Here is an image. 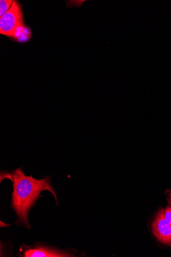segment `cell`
Listing matches in <instances>:
<instances>
[{"label":"cell","instance_id":"obj_1","mask_svg":"<svg viewBox=\"0 0 171 257\" xmlns=\"http://www.w3.org/2000/svg\"><path fill=\"white\" fill-rule=\"evenodd\" d=\"M51 176H46L38 180L32 175L27 176L22 170V167L10 173V179L13 184L14 191L12 193L11 208L17 215L16 225H22L30 229L29 221L30 210L41 197L44 191L50 192L54 195L59 205L57 195L51 183Z\"/></svg>","mask_w":171,"mask_h":257},{"label":"cell","instance_id":"obj_5","mask_svg":"<svg viewBox=\"0 0 171 257\" xmlns=\"http://www.w3.org/2000/svg\"><path fill=\"white\" fill-rule=\"evenodd\" d=\"M14 2L12 0H1L0 1V5H1L0 18H2L9 11Z\"/></svg>","mask_w":171,"mask_h":257},{"label":"cell","instance_id":"obj_7","mask_svg":"<svg viewBox=\"0 0 171 257\" xmlns=\"http://www.w3.org/2000/svg\"><path fill=\"white\" fill-rule=\"evenodd\" d=\"M168 204L171 206V193L169 194L168 199Z\"/></svg>","mask_w":171,"mask_h":257},{"label":"cell","instance_id":"obj_8","mask_svg":"<svg viewBox=\"0 0 171 257\" xmlns=\"http://www.w3.org/2000/svg\"></svg>","mask_w":171,"mask_h":257},{"label":"cell","instance_id":"obj_4","mask_svg":"<svg viewBox=\"0 0 171 257\" xmlns=\"http://www.w3.org/2000/svg\"><path fill=\"white\" fill-rule=\"evenodd\" d=\"M152 229L154 236L160 242L171 246V225L165 217L164 209L161 208L156 214Z\"/></svg>","mask_w":171,"mask_h":257},{"label":"cell","instance_id":"obj_2","mask_svg":"<svg viewBox=\"0 0 171 257\" xmlns=\"http://www.w3.org/2000/svg\"><path fill=\"white\" fill-rule=\"evenodd\" d=\"M23 12L17 2L14 1L9 11L0 19V33L16 37L24 31Z\"/></svg>","mask_w":171,"mask_h":257},{"label":"cell","instance_id":"obj_3","mask_svg":"<svg viewBox=\"0 0 171 257\" xmlns=\"http://www.w3.org/2000/svg\"><path fill=\"white\" fill-rule=\"evenodd\" d=\"M20 256L24 257H71L76 256L71 250L37 243L31 246L23 243L20 246Z\"/></svg>","mask_w":171,"mask_h":257},{"label":"cell","instance_id":"obj_6","mask_svg":"<svg viewBox=\"0 0 171 257\" xmlns=\"http://www.w3.org/2000/svg\"><path fill=\"white\" fill-rule=\"evenodd\" d=\"M165 217L168 222L171 225V207L167 206L164 209Z\"/></svg>","mask_w":171,"mask_h":257}]
</instances>
